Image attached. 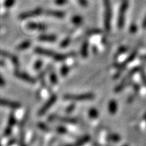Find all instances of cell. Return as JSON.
Wrapping results in <instances>:
<instances>
[{"label": "cell", "instance_id": "cell-1", "mask_svg": "<svg viewBox=\"0 0 146 146\" xmlns=\"http://www.w3.org/2000/svg\"><path fill=\"white\" fill-rule=\"evenodd\" d=\"M35 52L39 54H42V55L51 57V58L57 60V61H63V60L67 58V56L66 54H58V53L54 52V51L48 50V49H45V48H36L35 49Z\"/></svg>", "mask_w": 146, "mask_h": 146}, {"label": "cell", "instance_id": "cell-2", "mask_svg": "<svg viewBox=\"0 0 146 146\" xmlns=\"http://www.w3.org/2000/svg\"><path fill=\"white\" fill-rule=\"evenodd\" d=\"M104 27H105L106 31H109L110 30V26H111V5H110V0H104Z\"/></svg>", "mask_w": 146, "mask_h": 146}, {"label": "cell", "instance_id": "cell-3", "mask_svg": "<svg viewBox=\"0 0 146 146\" xmlns=\"http://www.w3.org/2000/svg\"><path fill=\"white\" fill-rule=\"evenodd\" d=\"M95 96L92 93H85L81 95H66L64 98L68 101H75V102H83L93 99Z\"/></svg>", "mask_w": 146, "mask_h": 146}, {"label": "cell", "instance_id": "cell-4", "mask_svg": "<svg viewBox=\"0 0 146 146\" xmlns=\"http://www.w3.org/2000/svg\"><path fill=\"white\" fill-rule=\"evenodd\" d=\"M127 7H128V2L127 0H125L122 2L120 10H119V18H118V26L119 29H122L125 25V14L127 11Z\"/></svg>", "mask_w": 146, "mask_h": 146}, {"label": "cell", "instance_id": "cell-5", "mask_svg": "<svg viewBox=\"0 0 146 146\" xmlns=\"http://www.w3.org/2000/svg\"><path fill=\"white\" fill-rule=\"evenodd\" d=\"M139 70V68L137 67V68H133V69H131V71L129 72L127 74V75L125 76V78H123V80H122V81H121V83L119 85V86H117V87L115 89V91L116 92H120V91L121 90H123L124 88H125V85H126V83L127 82V81H128L129 79L131 78V77H132L133 75H134L135 73L137 72H138Z\"/></svg>", "mask_w": 146, "mask_h": 146}, {"label": "cell", "instance_id": "cell-6", "mask_svg": "<svg viewBox=\"0 0 146 146\" xmlns=\"http://www.w3.org/2000/svg\"><path fill=\"white\" fill-rule=\"evenodd\" d=\"M137 53H138V49H135V50L133 51V52L132 53H131V55L129 56L128 58H127V60H126L125 61H124L123 63H122V64H121V65L119 66V71L118 72L116 73V74H115V78H117L119 76V74H120V73H121V72L122 71V70H123L124 68H125V66H127V64H128L129 63H130V62L132 61L135 58H136V56L137 55Z\"/></svg>", "mask_w": 146, "mask_h": 146}, {"label": "cell", "instance_id": "cell-7", "mask_svg": "<svg viewBox=\"0 0 146 146\" xmlns=\"http://www.w3.org/2000/svg\"><path fill=\"white\" fill-rule=\"evenodd\" d=\"M56 101H57V96H54H54H52V97L48 99V102H46V104L42 106V108L39 110V115H43V114L46 113V112H47V110H48L55 103Z\"/></svg>", "mask_w": 146, "mask_h": 146}, {"label": "cell", "instance_id": "cell-8", "mask_svg": "<svg viewBox=\"0 0 146 146\" xmlns=\"http://www.w3.org/2000/svg\"><path fill=\"white\" fill-rule=\"evenodd\" d=\"M42 13V8H36V9L31 11L25 12V13H23V14H21L19 15V19H25L30 17H36V16L40 15Z\"/></svg>", "mask_w": 146, "mask_h": 146}, {"label": "cell", "instance_id": "cell-9", "mask_svg": "<svg viewBox=\"0 0 146 146\" xmlns=\"http://www.w3.org/2000/svg\"><path fill=\"white\" fill-rule=\"evenodd\" d=\"M49 120H58L62 122H65L68 124H76L77 123V119H74V118L70 117H62V116H58V115H51L50 117L48 118Z\"/></svg>", "mask_w": 146, "mask_h": 146}, {"label": "cell", "instance_id": "cell-10", "mask_svg": "<svg viewBox=\"0 0 146 146\" xmlns=\"http://www.w3.org/2000/svg\"><path fill=\"white\" fill-rule=\"evenodd\" d=\"M0 106L11 108V109H17V108H20V104H19L17 102L0 98Z\"/></svg>", "mask_w": 146, "mask_h": 146}, {"label": "cell", "instance_id": "cell-11", "mask_svg": "<svg viewBox=\"0 0 146 146\" xmlns=\"http://www.w3.org/2000/svg\"><path fill=\"white\" fill-rule=\"evenodd\" d=\"M16 123V119L14 117V115L13 114L10 115L9 119H8V126L6 127V129L5 130V132H4V134L5 136L6 137H8L12 132V128L14 127V125H15Z\"/></svg>", "mask_w": 146, "mask_h": 146}, {"label": "cell", "instance_id": "cell-12", "mask_svg": "<svg viewBox=\"0 0 146 146\" xmlns=\"http://www.w3.org/2000/svg\"><path fill=\"white\" fill-rule=\"evenodd\" d=\"M15 75L17 78H19V79L23 80V81H26V82L31 83V84H35V80L34 79V78H32L31 76L29 75L26 73L21 72H16Z\"/></svg>", "mask_w": 146, "mask_h": 146}, {"label": "cell", "instance_id": "cell-13", "mask_svg": "<svg viewBox=\"0 0 146 146\" xmlns=\"http://www.w3.org/2000/svg\"><path fill=\"white\" fill-rule=\"evenodd\" d=\"M27 28L31 30H36V31H44L47 29V26L44 24L38 23H30L27 25Z\"/></svg>", "mask_w": 146, "mask_h": 146}, {"label": "cell", "instance_id": "cell-14", "mask_svg": "<svg viewBox=\"0 0 146 146\" xmlns=\"http://www.w3.org/2000/svg\"><path fill=\"white\" fill-rule=\"evenodd\" d=\"M46 14H48L50 17L58 18V19H62L65 17V13L60 11H52V10H48L46 11Z\"/></svg>", "mask_w": 146, "mask_h": 146}, {"label": "cell", "instance_id": "cell-15", "mask_svg": "<svg viewBox=\"0 0 146 146\" xmlns=\"http://www.w3.org/2000/svg\"><path fill=\"white\" fill-rule=\"evenodd\" d=\"M39 40L45 42H54L56 40V36L54 35H41L39 36Z\"/></svg>", "mask_w": 146, "mask_h": 146}, {"label": "cell", "instance_id": "cell-16", "mask_svg": "<svg viewBox=\"0 0 146 146\" xmlns=\"http://www.w3.org/2000/svg\"><path fill=\"white\" fill-rule=\"evenodd\" d=\"M108 110L110 114H115L117 110V103L115 100H111L108 105Z\"/></svg>", "mask_w": 146, "mask_h": 146}, {"label": "cell", "instance_id": "cell-17", "mask_svg": "<svg viewBox=\"0 0 146 146\" xmlns=\"http://www.w3.org/2000/svg\"><path fill=\"white\" fill-rule=\"evenodd\" d=\"M88 42L87 41H85L82 45V47H81V55H82L83 58H87V55H88Z\"/></svg>", "mask_w": 146, "mask_h": 146}, {"label": "cell", "instance_id": "cell-18", "mask_svg": "<svg viewBox=\"0 0 146 146\" xmlns=\"http://www.w3.org/2000/svg\"><path fill=\"white\" fill-rule=\"evenodd\" d=\"M90 140V137H89V136H85V137L80 139L79 140H78L77 142H75V146H82L84 144H86L87 142H88Z\"/></svg>", "mask_w": 146, "mask_h": 146}, {"label": "cell", "instance_id": "cell-19", "mask_svg": "<svg viewBox=\"0 0 146 146\" xmlns=\"http://www.w3.org/2000/svg\"><path fill=\"white\" fill-rule=\"evenodd\" d=\"M31 44V41L25 40L24 41V42H22V43H20V44L17 47V48L18 50H24V49H26V48H28L29 47H30Z\"/></svg>", "mask_w": 146, "mask_h": 146}, {"label": "cell", "instance_id": "cell-20", "mask_svg": "<svg viewBox=\"0 0 146 146\" xmlns=\"http://www.w3.org/2000/svg\"><path fill=\"white\" fill-rule=\"evenodd\" d=\"M72 23H74V24L78 25L83 23V19L81 17H80V16L76 15L74 16V17L72 18Z\"/></svg>", "mask_w": 146, "mask_h": 146}, {"label": "cell", "instance_id": "cell-21", "mask_svg": "<svg viewBox=\"0 0 146 146\" xmlns=\"http://www.w3.org/2000/svg\"><path fill=\"white\" fill-rule=\"evenodd\" d=\"M89 115L90 116V118L92 119H96V118L98 117V110L95 108H91L90 110H89Z\"/></svg>", "mask_w": 146, "mask_h": 146}, {"label": "cell", "instance_id": "cell-22", "mask_svg": "<svg viewBox=\"0 0 146 146\" xmlns=\"http://www.w3.org/2000/svg\"><path fill=\"white\" fill-rule=\"evenodd\" d=\"M108 139L110 141H113V142H119L121 139V137H119V135L117 134H109L108 137Z\"/></svg>", "mask_w": 146, "mask_h": 146}, {"label": "cell", "instance_id": "cell-23", "mask_svg": "<svg viewBox=\"0 0 146 146\" xmlns=\"http://www.w3.org/2000/svg\"><path fill=\"white\" fill-rule=\"evenodd\" d=\"M0 56H2V57H4V58H10V59L13 60V58L15 57V56L12 55V54H9L8 52H5V51L3 50H1L0 49Z\"/></svg>", "mask_w": 146, "mask_h": 146}, {"label": "cell", "instance_id": "cell-24", "mask_svg": "<svg viewBox=\"0 0 146 146\" xmlns=\"http://www.w3.org/2000/svg\"><path fill=\"white\" fill-rule=\"evenodd\" d=\"M50 80L52 84H56L58 83V78H57V76H56V74L54 73V72L52 71L50 73Z\"/></svg>", "mask_w": 146, "mask_h": 146}, {"label": "cell", "instance_id": "cell-25", "mask_svg": "<svg viewBox=\"0 0 146 146\" xmlns=\"http://www.w3.org/2000/svg\"><path fill=\"white\" fill-rule=\"evenodd\" d=\"M15 3V0H5L4 2V5L6 8H11Z\"/></svg>", "mask_w": 146, "mask_h": 146}, {"label": "cell", "instance_id": "cell-26", "mask_svg": "<svg viewBox=\"0 0 146 146\" xmlns=\"http://www.w3.org/2000/svg\"><path fill=\"white\" fill-rule=\"evenodd\" d=\"M127 50V47H125V46H122V47H121V48H119V49L118 50L117 53H116L115 55V58H116V57H118V56L120 55L121 54H122V53L125 52Z\"/></svg>", "mask_w": 146, "mask_h": 146}, {"label": "cell", "instance_id": "cell-27", "mask_svg": "<svg viewBox=\"0 0 146 146\" xmlns=\"http://www.w3.org/2000/svg\"><path fill=\"white\" fill-rule=\"evenodd\" d=\"M38 127H40L41 130H42V131H50V130H49V128H48V126L45 125L44 123H42V122H39Z\"/></svg>", "mask_w": 146, "mask_h": 146}, {"label": "cell", "instance_id": "cell-28", "mask_svg": "<svg viewBox=\"0 0 146 146\" xmlns=\"http://www.w3.org/2000/svg\"><path fill=\"white\" fill-rule=\"evenodd\" d=\"M70 40H70V38H69V37H68V38H66L65 40H63V42L60 43V46H61L62 48L66 47L67 46H69V42H70Z\"/></svg>", "mask_w": 146, "mask_h": 146}, {"label": "cell", "instance_id": "cell-29", "mask_svg": "<svg viewBox=\"0 0 146 146\" xmlns=\"http://www.w3.org/2000/svg\"><path fill=\"white\" fill-rule=\"evenodd\" d=\"M102 32V31H100L99 29H92V30H90V31L87 32V35H98Z\"/></svg>", "mask_w": 146, "mask_h": 146}, {"label": "cell", "instance_id": "cell-30", "mask_svg": "<svg viewBox=\"0 0 146 146\" xmlns=\"http://www.w3.org/2000/svg\"><path fill=\"white\" fill-rule=\"evenodd\" d=\"M69 71V67H67L66 66H64L63 67L61 68V71H60V73H61V75L63 76H65Z\"/></svg>", "mask_w": 146, "mask_h": 146}, {"label": "cell", "instance_id": "cell-31", "mask_svg": "<svg viewBox=\"0 0 146 146\" xmlns=\"http://www.w3.org/2000/svg\"><path fill=\"white\" fill-rule=\"evenodd\" d=\"M56 130L57 131L60 133H67V130L66 128L64 127H62V126H59V127H56Z\"/></svg>", "mask_w": 146, "mask_h": 146}, {"label": "cell", "instance_id": "cell-32", "mask_svg": "<svg viewBox=\"0 0 146 146\" xmlns=\"http://www.w3.org/2000/svg\"><path fill=\"white\" fill-rule=\"evenodd\" d=\"M42 62L41 61V60H37L35 64V70H39V69H40V68L42 67Z\"/></svg>", "mask_w": 146, "mask_h": 146}, {"label": "cell", "instance_id": "cell-33", "mask_svg": "<svg viewBox=\"0 0 146 146\" xmlns=\"http://www.w3.org/2000/svg\"><path fill=\"white\" fill-rule=\"evenodd\" d=\"M67 2L68 0H55V1H54L55 4L58 5H65Z\"/></svg>", "mask_w": 146, "mask_h": 146}, {"label": "cell", "instance_id": "cell-34", "mask_svg": "<svg viewBox=\"0 0 146 146\" xmlns=\"http://www.w3.org/2000/svg\"><path fill=\"white\" fill-rule=\"evenodd\" d=\"M140 74H141V77H142V81H143L144 84L146 86V75H145V73L144 72V71H141Z\"/></svg>", "mask_w": 146, "mask_h": 146}, {"label": "cell", "instance_id": "cell-35", "mask_svg": "<svg viewBox=\"0 0 146 146\" xmlns=\"http://www.w3.org/2000/svg\"><path fill=\"white\" fill-rule=\"evenodd\" d=\"M130 31H131V32H132V33L137 32V25H134V24L131 25V27H130Z\"/></svg>", "mask_w": 146, "mask_h": 146}, {"label": "cell", "instance_id": "cell-36", "mask_svg": "<svg viewBox=\"0 0 146 146\" xmlns=\"http://www.w3.org/2000/svg\"><path fill=\"white\" fill-rule=\"evenodd\" d=\"M75 104H72V105L69 106L67 108V109H66V112H67V113H71V112L73 111V110L75 109Z\"/></svg>", "mask_w": 146, "mask_h": 146}, {"label": "cell", "instance_id": "cell-37", "mask_svg": "<svg viewBox=\"0 0 146 146\" xmlns=\"http://www.w3.org/2000/svg\"><path fill=\"white\" fill-rule=\"evenodd\" d=\"M5 85V81L0 74V87H4Z\"/></svg>", "mask_w": 146, "mask_h": 146}, {"label": "cell", "instance_id": "cell-38", "mask_svg": "<svg viewBox=\"0 0 146 146\" xmlns=\"http://www.w3.org/2000/svg\"><path fill=\"white\" fill-rule=\"evenodd\" d=\"M79 3L81 4V5L84 6V7H86L87 6V0H78Z\"/></svg>", "mask_w": 146, "mask_h": 146}, {"label": "cell", "instance_id": "cell-39", "mask_svg": "<svg viewBox=\"0 0 146 146\" xmlns=\"http://www.w3.org/2000/svg\"><path fill=\"white\" fill-rule=\"evenodd\" d=\"M142 27H143V29H146V16H145V17L144 18V19H143V22H142Z\"/></svg>", "mask_w": 146, "mask_h": 146}, {"label": "cell", "instance_id": "cell-40", "mask_svg": "<svg viewBox=\"0 0 146 146\" xmlns=\"http://www.w3.org/2000/svg\"><path fill=\"white\" fill-rule=\"evenodd\" d=\"M5 65L4 62L2 61V60H0V66H3Z\"/></svg>", "mask_w": 146, "mask_h": 146}, {"label": "cell", "instance_id": "cell-41", "mask_svg": "<svg viewBox=\"0 0 146 146\" xmlns=\"http://www.w3.org/2000/svg\"><path fill=\"white\" fill-rule=\"evenodd\" d=\"M64 146H75V144H72V145L69 144V145H64Z\"/></svg>", "mask_w": 146, "mask_h": 146}, {"label": "cell", "instance_id": "cell-42", "mask_svg": "<svg viewBox=\"0 0 146 146\" xmlns=\"http://www.w3.org/2000/svg\"><path fill=\"white\" fill-rule=\"evenodd\" d=\"M144 117H145V121H146V113L145 114V115H144Z\"/></svg>", "mask_w": 146, "mask_h": 146}, {"label": "cell", "instance_id": "cell-43", "mask_svg": "<svg viewBox=\"0 0 146 146\" xmlns=\"http://www.w3.org/2000/svg\"><path fill=\"white\" fill-rule=\"evenodd\" d=\"M143 60H146V55L145 56L144 58H143Z\"/></svg>", "mask_w": 146, "mask_h": 146}, {"label": "cell", "instance_id": "cell-44", "mask_svg": "<svg viewBox=\"0 0 146 146\" xmlns=\"http://www.w3.org/2000/svg\"><path fill=\"white\" fill-rule=\"evenodd\" d=\"M0 146H2V145H1V143H0Z\"/></svg>", "mask_w": 146, "mask_h": 146}, {"label": "cell", "instance_id": "cell-45", "mask_svg": "<svg viewBox=\"0 0 146 146\" xmlns=\"http://www.w3.org/2000/svg\"><path fill=\"white\" fill-rule=\"evenodd\" d=\"M124 146H127V145H124Z\"/></svg>", "mask_w": 146, "mask_h": 146}]
</instances>
